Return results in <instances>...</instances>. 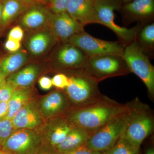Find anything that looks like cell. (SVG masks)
Here are the masks:
<instances>
[{
	"instance_id": "cell-14",
	"label": "cell",
	"mask_w": 154,
	"mask_h": 154,
	"mask_svg": "<svg viewBox=\"0 0 154 154\" xmlns=\"http://www.w3.org/2000/svg\"><path fill=\"white\" fill-rule=\"evenodd\" d=\"M53 122L43 137L44 146L54 149L65 139L74 125L67 116H60Z\"/></svg>"
},
{
	"instance_id": "cell-22",
	"label": "cell",
	"mask_w": 154,
	"mask_h": 154,
	"mask_svg": "<svg viewBox=\"0 0 154 154\" xmlns=\"http://www.w3.org/2000/svg\"><path fill=\"white\" fill-rule=\"evenodd\" d=\"M2 14L0 24L5 26L13 22L27 9L20 0H3Z\"/></svg>"
},
{
	"instance_id": "cell-7",
	"label": "cell",
	"mask_w": 154,
	"mask_h": 154,
	"mask_svg": "<svg viewBox=\"0 0 154 154\" xmlns=\"http://www.w3.org/2000/svg\"><path fill=\"white\" fill-rule=\"evenodd\" d=\"M44 146L43 137L36 130H13L1 150L8 154H36Z\"/></svg>"
},
{
	"instance_id": "cell-16",
	"label": "cell",
	"mask_w": 154,
	"mask_h": 154,
	"mask_svg": "<svg viewBox=\"0 0 154 154\" xmlns=\"http://www.w3.org/2000/svg\"><path fill=\"white\" fill-rule=\"evenodd\" d=\"M69 107L68 100L65 94L61 91H55L42 99L39 110L43 116L50 117L62 114Z\"/></svg>"
},
{
	"instance_id": "cell-15",
	"label": "cell",
	"mask_w": 154,
	"mask_h": 154,
	"mask_svg": "<svg viewBox=\"0 0 154 154\" xmlns=\"http://www.w3.org/2000/svg\"><path fill=\"white\" fill-rule=\"evenodd\" d=\"M51 12L48 6L44 4L32 6L21 15V26L27 30L39 29L48 23Z\"/></svg>"
},
{
	"instance_id": "cell-33",
	"label": "cell",
	"mask_w": 154,
	"mask_h": 154,
	"mask_svg": "<svg viewBox=\"0 0 154 154\" xmlns=\"http://www.w3.org/2000/svg\"><path fill=\"white\" fill-rule=\"evenodd\" d=\"M38 85L42 90L48 91L53 86L51 79L47 76L42 77L38 80Z\"/></svg>"
},
{
	"instance_id": "cell-32",
	"label": "cell",
	"mask_w": 154,
	"mask_h": 154,
	"mask_svg": "<svg viewBox=\"0 0 154 154\" xmlns=\"http://www.w3.org/2000/svg\"><path fill=\"white\" fill-rule=\"evenodd\" d=\"M64 154H104L103 152L96 151L86 146L85 145L69 152Z\"/></svg>"
},
{
	"instance_id": "cell-31",
	"label": "cell",
	"mask_w": 154,
	"mask_h": 154,
	"mask_svg": "<svg viewBox=\"0 0 154 154\" xmlns=\"http://www.w3.org/2000/svg\"><path fill=\"white\" fill-rule=\"evenodd\" d=\"M21 46V42L7 39L5 44V47L7 51L11 53H14L19 51Z\"/></svg>"
},
{
	"instance_id": "cell-39",
	"label": "cell",
	"mask_w": 154,
	"mask_h": 154,
	"mask_svg": "<svg viewBox=\"0 0 154 154\" xmlns=\"http://www.w3.org/2000/svg\"><path fill=\"white\" fill-rule=\"evenodd\" d=\"M6 82L5 79L3 78L0 75V88Z\"/></svg>"
},
{
	"instance_id": "cell-4",
	"label": "cell",
	"mask_w": 154,
	"mask_h": 154,
	"mask_svg": "<svg viewBox=\"0 0 154 154\" xmlns=\"http://www.w3.org/2000/svg\"><path fill=\"white\" fill-rule=\"evenodd\" d=\"M122 57L129 71L134 73L143 81L150 96L154 98V66L140 45L136 41L130 42L124 48Z\"/></svg>"
},
{
	"instance_id": "cell-30",
	"label": "cell",
	"mask_w": 154,
	"mask_h": 154,
	"mask_svg": "<svg viewBox=\"0 0 154 154\" xmlns=\"http://www.w3.org/2000/svg\"><path fill=\"white\" fill-rule=\"evenodd\" d=\"M24 36V31L22 27L17 25L12 28L8 34V38L21 42Z\"/></svg>"
},
{
	"instance_id": "cell-29",
	"label": "cell",
	"mask_w": 154,
	"mask_h": 154,
	"mask_svg": "<svg viewBox=\"0 0 154 154\" xmlns=\"http://www.w3.org/2000/svg\"><path fill=\"white\" fill-rule=\"evenodd\" d=\"M53 86L60 89H65L69 84V77L64 73L56 74L51 79Z\"/></svg>"
},
{
	"instance_id": "cell-35",
	"label": "cell",
	"mask_w": 154,
	"mask_h": 154,
	"mask_svg": "<svg viewBox=\"0 0 154 154\" xmlns=\"http://www.w3.org/2000/svg\"><path fill=\"white\" fill-rule=\"evenodd\" d=\"M36 154H61L55 149L43 146L41 149Z\"/></svg>"
},
{
	"instance_id": "cell-34",
	"label": "cell",
	"mask_w": 154,
	"mask_h": 154,
	"mask_svg": "<svg viewBox=\"0 0 154 154\" xmlns=\"http://www.w3.org/2000/svg\"><path fill=\"white\" fill-rule=\"evenodd\" d=\"M9 112L8 102H0V120L6 119Z\"/></svg>"
},
{
	"instance_id": "cell-37",
	"label": "cell",
	"mask_w": 154,
	"mask_h": 154,
	"mask_svg": "<svg viewBox=\"0 0 154 154\" xmlns=\"http://www.w3.org/2000/svg\"><path fill=\"white\" fill-rule=\"evenodd\" d=\"M145 154H154V148L152 147H149L146 150Z\"/></svg>"
},
{
	"instance_id": "cell-40",
	"label": "cell",
	"mask_w": 154,
	"mask_h": 154,
	"mask_svg": "<svg viewBox=\"0 0 154 154\" xmlns=\"http://www.w3.org/2000/svg\"><path fill=\"white\" fill-rule=\"evenodd\" d=\"M39 1H40V2H41L42 3V4L46 5H48V0H39Z\"/></svg>"
},
{
	"instance_id": "cell-23",
	"label": "cell",
	"mask_w": 154,
	"mask_h": 154,
	"mask_svg": "<svg viewBox=\"0 0 154 154\" xmlns=\"http://www.w3.org/2000/svg\"><path fill=\"white\" fill-rule=\"evenodd\" d=\"M28 88H17L8 102L9 112L7 119L11 120L22 107L30 101V92Z\"/></svg>"
},
{
	"instance_id": "cell-12",
	"label": "cell",
	"mask_w": 154,
	"mask_h": 154,
	"mask_svg": "<svg viewBox=\"0 0 154 154\" xmlns=\"http://www.w3.org/2000/svg\"><path fill=\"white\" fill-rule=\"evenodd\" d=\"M43 115L34 102L30 101L11 119L14 129L36 130L42 125Z\"/></svg>"
},
{
	"instance_id": "cell-25",
	"label": "cell",
	"mask_w": 154,
	"mask_h": 154,
	"mask_svg": "<svg viewBox=\"0 0 154 154\" xmlns=\"http://www.w3.org/2000/svg\"><path fill=\"white\" fill-rule=\"evenodd\" d=\"M141 42L148 46L154 44V24L152 23L144 27L140 33Z\"/></svg>"
},
{
	"instance_id": "cell-38",
	"label": "cell",
	"mask_w": 154,
	"mask_h": 154,
	"mask_svg": "<svg viewBox=\"0 0 154 154\" xmlns=\"http://www.w3.org/2000/svg\"><path fill=\"white\" fill-rule=\"evenodd\" d=\"M3 1H0V23L2 20V14Z\"/></svg>"
},
{
	"instance_id": "cell-17",
	"label": "cell",
	"mask_w": 154,
	"mask_h": 154,
	"mask_svg": "<svg viewBox=\"0 0 154 154\" xmlns=\"http://www.w3.org/2000/svg\"><path fill=\"white\" fill-rule=\"evenodd\" d=\"M90 136L85 130L74 125L65 140L54 149L61 154L69 152L85 145Z\"/></svg>"
},
{
	"instance_id": "cell-24",
	"label": "cell",
	"mask_w": 154,
	"mask_h": 154,
	"mask_svg": "<svg viewBox=\"0 0 154 154\" xmlns=\"http://www.w3.org/2000/svg\"><path fill=\"white\" fill-rule=\"evenodd\" d=\"M104 154H140V148L133 145L125 137L123 133L118 141Z\"/></svg>"
},
{
	"instance_id": "cell-5",
	"label": "cell",
	"mask_w": 154,
	"mask_h": 154,
	"mask_svg": "<svg viewBox=\"0 0 154 154\" xmlns=\"http://www.w3.org/2000/svg\"><path fill=\"white\" fill-rule=\"evenodd\" d=\"M130 108L112 119L91 134L86 143V146L101 152L106 151L113 146L124 132Z\"/></svg>"
},
{
	"instance_id": "cell-13",
	"label": "cell",
	"mask_w": 154,
	"mask_h": 154,
	"mask_svg": "<svg viewBox=\"0 0 154 154\" xmlns=\"http://www.w3.org/2000/svg\"><path fill=\"white\" fill-rule=\"evenodd\" d=\"M66 12L84 27L90 24H100L94 0H70Z\"/></svg>"
},
{
	"instance_id": "cell-1",
	"label": "cell",
	"mask_w": 154,
	"mask_h": 154,
	"mask_svg": "<svg viewBox=\"0 0 154 154\" xmlns=\"http://www.w3.org/2000/svg\"><path fill=\"white\" fill-rule=\"evenodd\" d=\"M131 105L121 104L103 96L96 102L74 109L67 116L74 125L91 135L112 119L128 110Z\"/></svg>"
},
{
	"instance_id": "cell-43",
	"label": "cell",
	"mask_w": 154,
	"mask_h": 154,
	"mask_svg": "<svg viewBox=\"0 0 154 154\" xmlns=\"http://www.w3.org/2000/svg\"><path fill=\"white\" fill-rule=\"evenodd\" d=\"M3 1V0H0V1Z\"/></svg>"
},
{
	"instance_id": "cell-20",
	"label": "cell",
	"mask_w": 154,
	"mask_h": 154,
	"mask_svg": "<svg viewBox=\"0 0 154 154\" xmlns=\"http://www.w3.org/2000/svg\"><path fill=\"white\" fill-rule=\"evenodd\" d=\"M53 36L51 31L45 30L37 31L28 38L26 43L27 48L32 55L35 56L41 55L52 43Z\"/></svg>"
},
{
	"instance_id": "cell-42",
	"label": "cell",
	"mask_w": 154,
	"mask_h": 154,
	"mask_svg": "<svg viewBox=\"0 0 154 154\" xmlns=\"http://www.w3.org/2000/svg\"><path fill=\"white\" fill-rule=\"evenodd\" d=\"M0 154H8L6 153L5 152H3L2 150L0 149Z\"/></svg>"
},
{
	"instance_id": "cell-18",
	"label": "cell",
	"mask_w": 154,
	"mask_h": 154,
	"mask_svg": "<svg viewBox=\"0 0 154 154\" xmlns=\"http://www.w3.org/2000/svg\"><path fill=\"white\" fill-rule=\"evenodd\" d=\"M125 14L134 19L149 18L154 13V0H132L121 8Z\"/></svg>"
},
{
	"instance_id": "cell-26",
	"label": "cell",
	"mask_w": 154,
	"mask_h": 154,
	"mask_svg": "<svg viewBox=\"0 0 154 154\" xmlns=\"http://www.w3.org/2000/svg\"><path fill=\"white\" fill-rule=\"evenodd\" d=\"M13 130L14 128L11 120L7 119L0 120V149Z\"/></svg>"
},
{
	"instance_id": "cell-9",
	"label": "cell",
	"mask_w": 154,
	"mask_h": 154,
	"mask_svg": "<svg viewBox=\"0 0 154 154\" xmlns=\"http://www.w3.org/2000/svg\"><path fill=\"white\" fill-rule=\"evenodd\" d=\"M94 2L100 24L110 28L122 41L131 42L134 40L138 28H124L115 22L114 12L121 9L122 0H94Z\"/></svg>"
},
{
	"instance_id": "cell-28",
	"label": "cell",
	"mask_w": 154,
	"mask_h": 154,
	"mask_svg": "<svg viewBox=\"0 0 154 154\" xmlns=\"http://www.w3.org/2000/svg\"><path fill=\"white\" fill-rule=\"evenodd\" d=\"M17 88L7 82V81L0 88V102H8Z\"/></svg>"
},
{
	"instance_id": "cell-11",
	"label": "cell",
	"mask_w": 154,
	"mask_h": 154,
	"mask_svg": "<svg viewBox=\"0 0 154 154\" xmlns=\"http://www.w3.org/2000/svg\"><path fill=\"white\" fill-rule=\"evenodd\" d=\"M64 42L56 53L55 60L57 66L64 69H85L88 57L73 45Z\"/></svg>"
},
{
	"instance_id": "cell-21",
	"label": "cell",
	"mask_w": 154,
	"mask_h": 154,
	"mask_svg": "<svg viewBox=\"0 0 154 154\" xmlns=\"http://www.w3.org/2000/svg\"><path fill=\"white\" fill-rule=\"evenodd\" d=\"M28 58L27 53L23 51L12 53L0 61V75L5 79L20 69Z\"/></svg>"
},
{
	"instance_id": "cell-19",
	"label": "cell",
	"mask_w": 154,
	"mask_h": 154,
	"mask_svg": "<svg viewBox=\"0 0 154 154\" xmlns=\"http://www.w3.org/2000/svg\"><path fill=\"white\" fill-rule=\"evenodd\" d=\"M39 71L38 66L30 65L10 75L6 81L17 88H28L36 79Z\"/></svg>"
},
{
	"instance_id": "cell-10",
	"label": "cell",
	"mask_w": 154,
	"mask_h": 154,
	"mask_svg": "<svg viewBox=\"0 0 154 154\" xmlns=\"http://www.w3.org/2000/svg\"><path fill=\"white\" fill-rule=\"evenodd\" d=\"M51 32L56 38L63 42L75 34L84 30V26L66 12L54 14L51 12L48 20Z\"/></svg>"
},
{
	"instance_id": "cell-2",
	"label": "cell",
	"mask_w": 154,
	"mask_h": 154,
	"mask_svg": "<svg viewBox=\"0 0 154 154\" xmlns=\"http://www.w3.org/2000/svg\"><path fill=\"white\" fill-rule=\"evenodd\" d=\"M153 116L148 106L136 99L131 102L123 135L133 145L140 148L153 131Z\"/></svg>"
},
{
	"instance_id": "cell-6",
	"label": "cell",
	"mask_w": 154,
	"mask_h": 154,
	"mask_svg": "<svg viewBox=\"0 0 154 154\" xmlns=\"http://www.w3.org/2000/svg\"><path fill=\"white\" fill-rule=\"evenodd\" d=\"M88 57L84 71L98 82L107 78L125 75L129 73L121 57L107 54Z\"/></svg>"
},
{
	"instance_id": "cell-41",
	"label": "cell",
	"mask_w": 154,
	"mask_h": 154,
	"mask_svg": "<svg viewBox=\"0 0 154 154\" xmlns=\"http://www.w3.org/2000/svg\"><path fill=\"white\" fill-rule=\"evenodd\" d=\"M122 2H123L124 3H127L129 2H131L132 0H122Z\"/></svg>"
},
{
	"instance_id": "cell-3",
	"label": "cell",
	"mask_w": 154,
	"mask_h": 154,
	"mask_svg": "<svg viewBox=\"0 0 154 154\" xmlns=\"http://www.w3.org/2000/svg\"><path fill=\"white\" fill-rule=\"evenodd\" d=\"M69 84L65 90L68 100L75 109L96 102L103 96L99 92L98 82L84 70L69 77Z\"/></svg>"
},
{
	"instance_id": "cell-27",
	"label": "cell",
	"mask_w": 154,
	"mask_h": 154,
	"mask_svg": "<svg viewBox=\"0 0 154 154\" xmlns=\"http://www.w3.org/2000/svg\"><path fill=\"white\" fill-rule=\"evenodd\" d=\"M70 0H48V7L54 14L66 12Z\"/></svg>"
},
{
	"instance_id": "cell-36",
	"label": "cell",
	"mask_w": 154,
	"mask_h": 154,
	"mask_svg": "<svg viewBox=\"0 0 154 154\" xmlns=\"http://www.w3.org/2000/svg\"><path fill=\"white\" fill-rule=\"evenodd\" d=\"M20 1L28 8L36 5L43 4L40 2L39 0H20Z\"/></svg>"
},
{
	"instance_id": "cell-8",
	"label": "cell",
	"mask_w": 154,
	"mask_h": 154,
	"mask_svg": "<svg viewBox=\"0 0 154 154\" xmlns=\"http://www.w3.org/2000/svg\"><path fill=\"white\" fill-rule=\"evenodd\" d=\"M76 46L88 57L115 55L122 57L124 48L118 42L102 40L91 36L85 31L75 34L66 42Z\"/></svg>"
}]
</instances>
